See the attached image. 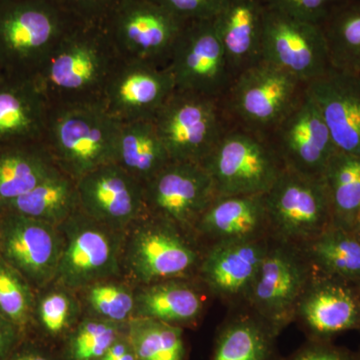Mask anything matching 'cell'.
Here are the masks:
<instances>
[{
  "label": "cell",
  "mask_w": 360,
  "mask_h": 360,
  "mask_svg": "<svg viewBox=\"0 0 360 360\" xmlns=\"http://www.w3.org/2000/svg\"><path fill=\"white\" fill-rule=\"evenodd\" d=\"M97 360H136L134 348L127 335V329L104 352L103 356Z\"/></svg>",
  "instance_id": "44"
},
{
  "label": "cell",
  "mask_w": 360,
  "mask_h": 360,
  "mask_svg": "<svg viewBox=\"0 0 360 360\" xmlns=\"http://www.w3.org/2000/svg\"><path fill=\"white\" fill-rule=\"evenodd\" d=\"M281 360H354V352L333 341L307 340L290 356Z\"/></svg>",
  "instance_id": "41"
},
{
  "label": "cell",
  "mask_w": 360,
  "mask_h": 360,
  "mask_svg": "<svg viewBox=\"0 0 360 360\" xmlns=\"http://www.w3.org/2000/svg\"><path fill=\"white\" fill-rule=\"evenodd\" d=\"M359 78H360V72L359 73Z\"/></svg>",
  "instance_id": "50"
},
{
  "label": "cell",
  "mask_w": 360,
  "mask_h": 360,
  "mask_svg": "<svg viewBox=\"0 0 360 360\" xmlns=\"http://www.w3.org/2000/svg\"><path fill=\"white\" fill-rule=\"evenodd\" d=\"M51 104L32 77H0V148L44 142Z\"/></svg>",
  "instance_id": "23"
},
{
  "label": "cell",
  "mask_w": 360,
  "mask_h": 360,
  "mask_svg": "<svg viewBox=\"0 0 360 360\" xmlns=\"http://www.w3.org/2000/svg\"><path fill=\"white\" fill-rule=\"evenodd\" d=\"M77 23L104 25L118 0H51Z\"/></svg>",
  "instance_id": "39"
},
{
  "label": "cell",
  "mask_w": 360,
  "mask_h": 360,
  "mask_svg": "<svg viewBox=\"0 0 360 360\" xmlns=\"http://www.w3.org/2000/svg\"><path fill=\"white\" fill-rule=\"evenodd\" d=\"M203 248L194 236L146 214L125 231L122 278L134 288L175 278H196Z\"/></svg>",
  "instance_id": "3"
},
{
  "label": "cell",
  "mask_w": 360,
  "mask_h": 360,
  "mask_svg": "<svg viewBox=\"0 0 360 360\" xmlns=\"http://www.w3.org/2000/svg\"><path fill=\"white\" fill-rule=\"evenodd\" d=\"M269 243L270 238H262L208 246L196 279L210 295L232 309H243Z\"/></svg>",
  "instance_id": "17"
},
{
  "label": "cell",
  "mask_w": 360,
  "mask_h": 360,
  "mask_svg": "<svg viewBox=\"0 0 360 360\" xmlns=\"http://www.w3.org/2000/svg\"><path fill=\"white\" fill-rule=\"evenodd\" d=\"M203 250L231 241L269 238L265 193L217 196L194 227Z\"/></svg>",
  "instance_id": "22"
},
{
  "label": "cell",
  "mask_w": 360,
  "mask_h": 360,
  "mask_svg": "<svg viewBox=\"0 0 360 360\" xmlns=\"http://www.w3.org/2000/svg\"><path fill=\"white\" fill-rule=\"evenodd\" d=\"M84 314L127 324L135 316V288L122 277L97 281L77 291Z\"/></svg>",
  "instance_id": "35"
},
{
  "label": "cell",
  "mask_w": 360,
  "mask_h": 360,
  "mask_svg": "<svg viewBox=\"0 0 360 360\" xmlns=\"http://www.w3.org/2000/svg\"><path fill=\"white\" fill-rule=\"evenodd\" d=\"M354 284H355V288H356L357 295H359V302H360V281H359V283H356Z\"/></svg>",
  "instance_id": "46"
},
{
  "label": "cell",
  "mask_w": 360,
  "mask_h": 360,
  "mask_svg": "<svg viewBox=\"0 0 360 360\" xmlns=\"http://www.w3.org/2000/svg\"><path fill=\"white\" fill-rule=\"evenodd\" d=\"M153 122L172 161L200 163L229 129L221 98L174 91Z\"/></svg>",
  "instance_id": "9"
},
{
  "label": "cell",
  "mask_w": 360,
  "mask_h": 360,
  "mask_svg": "<svg viewBox=\"0 0 360 360\" xmlns=\"http://www.w3.org/2000/svg\"><path fill=\"white\" fill-rule=\"evenodd\" d=\"M63 245L59 227L16 213L0 212V258L35 290L53 283Z\"/></svg>",
  "instance_id": "15"
},
{
  "label": "cell",
  "mask_w": 360,
  "mask_h": 360,
  "mask_svg": "<svg viewBox=\"0 0 360 360\" xmlns=\"http://www.w3.org/2000/svg\"><path fill=\"white\" fill-rule=\"evenodd\" d=\"M303 250L316 271L352 283L360 281L357 232L330 225Z\"/></svg>",
  "instance_id": "32"
},
{
  "label": "cell",
  "mask_w": 360,
  "mask_h": 360,
  "mask_svg": "<svg viewBox=\"0 0 360 360\" xmlns=\"http://www.w3.org/2000/svg\"><path fill=\"white\" fill-rule=\"evenodd\" d=\"M331 225L357 232L360 219V156L336 151L324 170Z\"/></svg>",
  "instance_id": "31"
},
{
  "label": "cell",
  "mask_w": 360,
  "mask_h": 360,
  "mask_svg": "<svg viewBox=\"0 0 360 360\" xmlns=\"http://www.w3.org/2000/svg\"><path fill=\"white\" fill-rule=\"evenodd\" d=\"M125 329L127 324L84 314L61 343L59 354L63 360H97Z\"/></svg>",
  "instance_id": "36"
},
{
  "label": "cell",
  "mask_w": 360,
  "mask_h": 360,
  "mask_svg": "<svg viewBox=\"0 0 360 360\" xmlns=\"http://www.w3.org/2000/svg\"><path fill=\"white\" fill-rule=\"evenodd\" d=\"M120 59L104 25L75 23L32 78L51 106L101 101Z\"/></svg>",
  "instance_id": "1"
},
{
  "label": "cell",
  "mask_w": 360,
  "mask_h": 360,
  "mask_svg": "<svg viewBox=\"0 0 360 360\" xmlns=\"http://www.w3.org/2000/svg\"><path fill=\"white\" fill-rule=\"evenodd\" d=\"M314 274L304 250L270 238L245 307L281 333L295 322L298 303Z\"/></svg>",
  "instance_id": "10"
},
{
  "label": "cell",
  "mask_w": 360,
  "mask_h": 360,
  "mask_svg": "<svg viewBox=\"0 0 360 360\" xmlns=\"http://www.w3.org/2000/svg\"><path fill=\"white\" fill-rule=\"evenodd\" d=\"M11 1V0H0V4H4V2Z\"/></svg>",
  "instance_id": "48"
},
{
  "label": "cell",
  "mask_w": 360,
  "mask_h": 360,
  "mask_svg": "<svg viewBox=\"0 0 360 360\" xmlns=\"http://www.w3.org/2000/svg\"><path fill=\"white\" fill-rule=\"evenodd\" d=\"M78 210L77 181L59 169L30 193L0 205V212L25 215L58 227Z\"/></svg>",
  "instance_id": "29"
},
{
  "label": "cell",
  "mask_w": 360,
  "mask_h": 360,
  "mask_svg": "<svg viewBox=\"0 0 360 360\" xmlns=\"http://www.w3.org/2000/svg\"><path fill=\"white\" fill-rule=\"evenodd\" d=\"M79 208L92 219L125 231L146 214L144 184L116 163H108L77 181Z\"/></svg>",
  "instance_id": "19"
},
{
  "label": "cell",
  "mask_w": 360,
  "mask_h": 360,
  "mask_svg": "<svg viewBox=\"0 0 360 360\" xmlns=\"http://www.w3.org/2000/svg\"><path fill=\"white\" fill-rule=\"evenodd\" d=\"M56 170L44 142L0 148V205L30 193Z\"/></svg>",
  "instance_id": "28"
},
{
  "label": "cell",
  "mask_w": 360,
  "mask_h": 360,
  "mask_svg": "<svg viewBox=\"0 0 360 360\" xmlns=\"http://www.w3.org/2000/svg\"><path fill=\"white\" fill-rule=\"evenodd\" d=\"M127 335L136 360H186L184 329L165 322L135 317L127 323Z\"/></svg>",
  "instance_id": "34"
},
{
  "label": "cell",
  "mask_w": 360,
  "mask_h": 360,
  "mask_svg": "<svg viewBox=\"0 0 360 360\" xmlns=\"http://www.w3.org/2000/svg\"><path fill=\"white\" fill-rule=\"evenodd\" d=\"M205 288L196 278H175L135 288V317L193 328L205 309Z\"/></svg>",
  "instance_id": "25"
},
{
  "label": "cell",
  "mask_w": 360,
  "mask_h": 360,
  "mask_svg": "<svg viewBox=\"0 0 360 360\" xmlns=\"http://www.w3.org/2000/svg\"><path fill=\"white\" fill-rule=\"evenodd\" d=\"M201 165L217 196L266 193L285 169L269 137L232 124Z\"/></svg>",
  "instance_id": "6"
},
{
  "label": "cell",
  "mask_w": 360,
  "mask_h": 360,
  "mask_svg": "<svg viewBox=\"0 0 360 360\" xmlns=\"http://www.w3.org/2000/svg\"><path fill=\"white\" fill-rule=\"evenodd\" d=\"M170 161L153 118L122 122L115 143L116 165L144 184Z\"/></svg>",
  "instance_id": "27"
},
{
  "label": "cell",
  "mask_w": 360,
  "mask_h": 360,
  "mask_svg": "<svg viewBox=\"0 0 360 360\" xmlns=\"http://www.w3.org/2000/svg\"><path fill=\"white\" fill-rule=\"evenodd\" d=\"M265 13L264 0H225L213 20L233 78L262 60Z\"/></svg>",
  "instance_id": "24"
},
{
  "label": "cell",
  "mask_w": 360,
  "mask_h": 360,
  "mask_svg": "<svg viewBox=\"0 0 360 360\" xmlns=\"http://www.w3.org/2000/svg\"><path fill=\"white\" fill-rule=\"evenodd\" d=\"M2 75H4V71L1 70V68H0V77H1Z\"/></svg>",
  "instance_id": "49"
},
{
  "label": "cell",
  "mask_w": 360,
  "mask_h": 360,
  "mask_svg": "<svg viewBox=\"0 0 360 360\" xmlns=\"http://www.w3.org/2000/svg\"><path fill=\"white\" fill-rule=\"evenodd\" d=\"M217 196L212 177L200 163L170 161L144 184L146 214L193 236L201 215Z\"/></svg>",
  "instance_id": "13"
},
{
  "label": "cell",
  "mask_w": 360,
  "mask_h": 360,
  "mask_svg": "<svg viewBox=\"0 0 360 360\" xmlns=\"http://www.w3.org/2000/svg\"><path fill=\"white\" fill-rule=\"evenodd\" d=\"M262 60L276 65L305 84L333 68L321 25L298 20L267 6Z\"/></svg>",
  "instance_id": "14"
},
{
  "label": "cell",
  "mask_w": 360,
  "mask_h": 360,
  "mask_svg": "<svg viewBox=\"0 0 360 360\" xmlns=\"http://www.w3.org/2000/svg\"><path fill=\"white\" fill-rule=\"evenodd\" d=\"M63 245L53 284L82 290L90 284L122 277L125 231L92 219L82 210L59 226Z\"/></svg>",
  "instance_id": "7"
},
{
  "label": "cell",
  "mask_w": 360,
  "mask_h": 360,
  "mask_svg": "<svg viewBox=\"0 0 360 360\" xmlns=\"http://www.w3.org/2000/svg\"><path fill=\"white\" fill-rule=\"evenodd\" d=\"M266 6L292 18L321 25L345 0H264Z\"/></svg>",
  "instance_id": "38"
},
{
  "label": "cell",
  "mask_w": 360,
  "mask_h": 360,
  "mask_svg": "<svg viewBox=\"0 0 360 360\" xmlns=\"http://www.w3.org/2000/svg\"><path fill=\"white\" fill-rule=\"evenodd\" d=\"M307 84L265 60L239 72L221 98L231 124L269 137Z\"/></svg>",
  "instance_id": "5"
},
{
  "label": "cell",
  "mask_w": 360,
  "mask_h": 360,
  "mask_svg": "<svg viewBox=\"0 0 360 360\" xmlns=\"http://www.w3.org/2000/svg\"><path fill=\"white\" fill-rule=\"evenodd\" d=\"M6 360H63L53 348L32 336H25Z\"/></svg>",
  "instance_id": "42"
},
{
  "label": "cell",
  "mask_w": 360,
  "mask_h": 360,
  "mask_svg": "<svg viewBox=\"0 0 360 360\" xmlns=\"http://www.w3.org/2000/svg\"><path fill=\"white\" fill-rule=\"evenodd\" d=\"M281 333L255 312L236 309L220 326L210 360H281Z\"/></svg>",
  "instance_id": "26"
},
{
  "label": "cell",
  "mask_w": 360,
  "mask_h": 360,
  "mask_svg": "<svg viewBox=\"0 0 360 360\" xmlns=\"http://www.w3.org/2000/svg\"><path fill=\"white\" fill-rule=\"evenodd\" d=\"M75 21L51 0H11L0 4V68L32 77Z\"/></svg>",
  "instance_id": "4"
},
{
  "label": "cell",
  "mask_w": 360,
  "mask_h": 360,
  "mask_svg": "<svg viewBox=\"0 0 360 360\" xmlns=\"http://www.w3.org/2000/svg\"><path fill=\"white\" fill-rule=\"evenodd\" d=\"M174 91L167 66L122 58L99 101L118 122L150 120Z\"/></svg>",
  "instance_id": "18"
},
{
  "label": "cell",
  "mask_w": 360,
  "mask_h": 360,
  "mask_svg": "<svg viewBox=\"0 0 360 360\" xmlns=\"http://www.w3.org/2000/svg\"><path fill=\"white\" fill-rule=\"evenodd\" d=\"M357 233H359V236H360V219H359V227H357Z\"/></svg>",
  "instance_id": "47"
},
{
  "label": "cell",
  "mask_w": 360,
  "mask_h": 360,
  "mask_svg": "<svg viewBox=\"0 0 360 360\" xmlns=\"http://www.w3.org/2000/svg\"><path fill=\"white\" fill-rule=\"evenodd\" d=\"M340 153L360 156V78L331 68L307 84Z\"/></svg>",
  "instance_id": "21"
},
{
  "label": "cell",
  "mask_w": 360,
  "mask_h": 360,
  "mask_svg": "<svg viewBox=\"0 0 360 360\" xmlns=\"http://www.w3.org/2000/svg\"><path fill=\"white\" fill-rule=\"evenodd\" d=\"M269 238L304 250L331 225L328 191L322 177L290 169L265 193Z\"/></svg>",
  "instance_id": "8"
},
{
  "label": "cell",
  "mask_w": 360,
  "mask_h": 360,
  "mask_svg": "<svg viewBox=\"0 0 360 360\" xmlns=\"http://www.w3.org/2000/svg\"><path fill=\"white\" fill-rule=\"evenodd\" d=\"M37 290L0 258V315L28 335Z\"/></svg>",
  "instance_id": "37"
},
{
  "label": "cell",
  "mask_w": 360,
  "mask_h": 360,
  "mask_svg": "<svg viewBox=\"0 0 360 360\" xmlns=\"http://www.w3.org/2000/svg\"><path fill=\"white\" fill-rule=\"evenodd\" d=\"M84 315L77 292L51 283L37 290L28 335L53 348L63 343Z\"/></svg>",
  "instance_id": "30"
},
{
  "label": "cell",
  "mask_w": 360,
  "mask_h": 360,
  "mask_svg": "<svg viewBox=\"0 0 360 360\" xmlns=\"http://www.w3.org/2000/svg\"><path fill=\"white\" fill-rule=\"evenodd\" d=\"M25 336V331L0 315V360H6Z\"/></svg>",
  "instance_id": "43"
},
{
  "label": "cell",
  "mask_w": 360,
  "mask_h": 360,
  "mask_svg": "<svg viewBox=\"0 0 360 360\" xmlns=\"http://www.w3.org/2000/svg\"><path fill=\"white\" fill-rule=\"evenodd\" d=\"M328 42L331 68L360 72V0H345L321 25Z\"/></svg>",
  "instance_id": "33"
},
{
  "label": "cell",
  "mask_w": 360,
  "mask_h": 360,
  "mask_svg": "<svg viewBox=\"0 0 360 360\" xmlns=\"http://www.w3.org/2000/svg\"><path fill=\"white\" fill-rule=\"evenodd\" d=\"M354 360H360V347L356 352H354Z\"/></svg>",
  "instance_id": "45"
},
{
  "label": "cell",
  "mask_w": 360,
  "mask_h": 360,
  "mask_svg": "<svg viewBox=\"0 0 360 360\" xmlns=\"http://www.w3.org/2000/svg\"><path fill=\"white\" fill-rule=\"evenodd\" d=\"M167 68L175 91L222 98L233 80L213 20L186 23Z\"/></svg>",
  "instance_id": "12"
},
{
  "label": "cell",
  "mask_w": 360,
  "mask_h": 360,
  "mask_svg": "<svg viewBox=\"0 0 360 360\" xmlns=\"http://www.w3.org/2000/svg\"><path fill=\"white\" fill-rule=\"evenodd\" d=\"M184 22L212 20L221 11L225 0H153Z\"/></svg>",
  "instance_id": "40"
},
{
  "label": "cell",
  "mask_w": 360,
  "mask_h": 360,
  "mask_svg": "<svg viewBox=\"0 0 360 360\" xmlns=\"http://www.w3.org/2000/svg\"><path fill=\"white\" fill-rule=\"evenodd\" d=\"M186 23L153 0H118L104 26L120 58L167 66Z\"/></svg>",
  "instance_id": "11"
},
{
  "label": "cell",
  "mask_w": 360,
  "mask_h": 360,
  "mask_svg": "<svg viewBox=\"0 0 360 360\" xmlns=\"http://www.w3.org/2000/svg\"><path fill=\"white\" fill-rule=\"evenodd\" d=\"M269 139L286 169L309 176L322 177L338 151L307 87Z\"/></svg>",
  "instance_id": "16"
},
{
  "label": "cell",
  "mask_w": 360,
  "mask_h": 360,
  "mask_svg": "<svg viewBox=\"0 0 360 360\" xmlns=\"http://www.w3.org/2000/svg\"><path fill=\"white\" fill-rule=\"evenodd\" d=\"M120 125L99 101L51 106L44 142L58 169L77 181L115 162Z\"/></svg>",
  "instance_id": "2"
},
{
  "label": "cell",
  "mask_w": 360,
  "mask_h": 360,
  "mask_svg": "<svg viewBox=\"0 0 360 360\" xmlns=\"http://www.w3.org/2000/svg\"><path fill=\"white\" fill-rule=\"evenodd\" d=\"M295 322L307 340L333 341L341 333L360 330V302L355 284L314 269L298 303Z\"/></svg>",
  "instance_id": "20"
}]
</instances>
